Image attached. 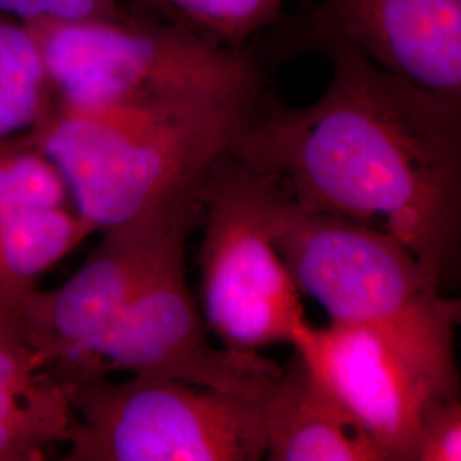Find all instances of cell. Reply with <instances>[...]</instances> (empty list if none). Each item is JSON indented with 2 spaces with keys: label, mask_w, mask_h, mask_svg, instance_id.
I'll return each mask as SVG.
<instances>
[{
  "label": "cell",
  "mask_w": 461,
  "mask_h": 461,
  "mask_svg": "<svg viewBox=\"0 0 461 461\" xmlns=\"http://www.w3.org/2000/svg\"><path fill=\"white\" fill-rule=\"evenodd\" d=\"M304 108L262 98L230 154L279 176L297 205L388 232L441 285L458 265L461 101L419 89L344 41Z\"/></svg>",
  "instance_id": "obj_1"
},
{
  "label": "cell",
  "mask_w": 461,
  "mask_h": 461,
  "mask_svg": "<svg viewBox=\"0 0 461 461\" xmlns=\"http://www.w3.org/2000/svg\"><path fill=\"white\" fill-rule=\"evenodd\" d=\"M260 101L175 95L96 108L53 103L26 133L62 173L76 211L104 230L195 192Z\"/></svg>",
  "instance_id": "obj_2"
},
{
  "label": "cell",
  "mask_w": 461,
  "mask_h": 461,
  "mask_svg": "<svg viewBox=\"0 0 461 461\" xmlns=\"http://www.w3.org/2000/svg\"><path fill=\"white\" fill-rule=\"evenodd\" d=\"M276 245L297 291L321 304L330 321L379 330L458 383L460 301L446 297L428 268L393 236L293 200Z\"/></svg>",
  "instance_id": "obj_3"
},
{
  "label": "cell",
  "mask_w": 461,
  "mask_h": 461,
  "mask_svg": "<svg viewBox=\"0 0 461 461\" xmlns=\"http://www.w3.org/2000/svg\"><path fill=\"white\" fill-rule=\"evenodd\" d=\"M293 198L279 176L217 158L200 183L202 316L234 350L291 344L306 321L296 284L276 245Z\"/></svg>",
  "instance_id": "obj_4"
},
{
  "label": "cell",
  "mask_w": 461,
  "mask_h": 461,
  "mask_svg": "<svg viewBox=\"0 0 461 461\" xmlns=\"http://www.w3.org/2000/svg\"><path fill=\"white\" fill-rule=\"evenodd\" d=\"M55 103L96 108L202 95L257 103L264 74L247 49H230L166 19L127 16L32 26Z\"/></svg>",
  "instance_id": "obj_5"
},
{
  "label": "cell",
  "mask_w": 461,
  "mask_h": 461,
  "mask_svg": "<svg viewBox=\"0 0 461 461\" xmlns=\"http://www.w3.org/2000/svg\"><path fill=\"white\" fill-rule=\"evenodd\" d=\"M66 461H257L265 458L264 400L150 375L74 388Z\"/></svg>",
  "instance_id": "obj_6"
},
{
  "label": "cell",
  "mask_w": 461,
  "mask_h": 461,
  "mask_svg": "<svg viewBox=\"0 0 461 461\" xmlns=\"http://www.w3.org/2000/svg\"><path fill=\"white\" fill-rule=\"evenodd\" d=\"M202 219L200 186L115 228L57 289L38 287L11 308L40 359L76 388L95 373L101 340L166 251Z\"/></svg>",
  "instance_id": "obj_7"
},
{
  "label": "cell",
  "mask_w": 461,
  "mask_h": 461,
  "mask_svg": "<svg viewBox=\"0 0 461 461\" xmlns=\"http://www.w3.org/2000/svg\"><path fill=\"white\" fill-rule=\"evenodd\" d=\"M186 238H178L169 247L101 340L95 354V373L165 376L264 400L282 366L260 352L211 346L207 323L186 282Z\"/></svg>",
  "instance_id": "obj_8"
},
{
  "label": "cell",
  "mask_w": 461,
  "mask_h": 461,
  "mask_svg": "<svg viewBox=\"0 0 461 461\" xmlns=\"http://www.w3.org/2000/svg\"><path fill=\"white\" fill-rule=\"evenodd\" d=\"M384 461H415L420 415L432 398L458 395L460 383L438 375L409 348L371 327L308 320L291 344Z\"/></svg>",
  "instance_id": "obj_9"
},
{
  "label": "cell",
  "mask_w": 461,
  "mask_h": 461,
  "mask_svg": "<svg viewBox=\"0 0 461 461\" xmlns=\"http://www.w3.org/2000/svg\"><path fill=\"white\" fill-rule=\"evenodd\" d=\"M284 41H344L415 87L461 101V0H321L289 21Z\"/></svg>",
  "instance_id": "obj_10"
},
{
  "label": "cell",
  "mask_w": 461,
  "mask_h": 461,
  "mask_svg": "<svg viewBox=\"0 0 461 461\" xmlns=\"http://www.w3.org/2000/svg\"><path fill=\"white\" fill-rule=\"evenodd\" d=\"M93 232L49 156L24 137L0 139V306L30 294Z\"/></svg>",
  "instance_id": "obj_11"
},
{
  "label": "cell",
  "mask_w": 461,
  "mask_h": 461,
  "mask_svg": "<svg viewBox=\"0 0 461 461\" xmlns=\"http://www.w3.org/2000/svg\"><path fill=\"white\" fill-rule=\"evenodd\" d=\"M72 386L36 354L11 308L0 306V461H41L76 429Z\"/></svg>",
  "instance_id": "obj_12"
},
{
  "label": "cell",
  "mask_w": 461,
  "mask_h": 461,
  "mask_svg": "<svg viewBox=\"0 0 461 461\" xmlns=\"http://www.w3.org/2000/svg\"><path fill=\"white\" fill-rule=\"evenodd\" d=\"M265 460L384 461L293 350L264 398Z\"/></svg>",
  "instance_id": "obj_13"
},
{
  "label": "cell",
  "mask_w": 461,
  "mask_h": 461,
  "mask_svg": "<svg viewBox=\"0 0 461 461\" xmlns=\"http://www.w3.org/2000/svg\"><path fill=\"white\" fill-rule=\"evenodd\" d=\"M55 103L33 28L0 16V139L30 132Z\"/></svg>",
  "instance_id": "obj_14"
},
{
  "label": "cell",
  "mask_w": 461,
  "mask_h": 461,
  "mask_svg": "<svg viewBox=\"0 0 461 461\" xmlns=\"http://www.w3.org/2000/svg\"><path fill=\"white\" fill-rule=\"evenodd\" d=\"M149 11L215 45L247 49L248 40L274 24L284 0H135Z\"/></svg>",
  "instance_id": "obj_15"
},
{
  "label": "cell",
  "mask_w": 461,
  "mask_h": 461,
  "mask_svg": "<svg viewBox=\"0 0 461 461\" xmlns=\"http://www.w3.org/2000/svg\"><path fill=\"white\" fill-rule=\"evenodd\" d=\"M460 460V395L436 396L420 415L415 461Z\"/></svg>",
  "instance_id": "obj_16"
},
{
  "label": "cell",
  "mask_w": 461,
  "mask_h": 461,
  "mask_svg": "<svg viewBox=\"0 0 461 461\" xmlns=\"http://www.w3.org/2000/svg\"><path fill=\"white\" fill-rule=\"evenodd\" d=\"M118 0H0V16L28 26L127 16Z\"/></svg>",
  "instance_id": "obj_17"
}]
</instances>
